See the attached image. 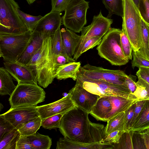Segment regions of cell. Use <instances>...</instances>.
<instances>
[{"label": "cell", "instance_id": "cell-1", "mask_svg": "<svg viewBox=\"0 0 149 149\" xmlns=\"http://www.w3.org/2000/svg\"><path fill=\"white\" fill-rule=\"evenodd\" d=\"M26 65L35 73L39 86L46 88L52 82L55 78L56 69L51 37L43 39L41 47Z\"/></svg>", "mask_w": 149, "mask_h": 149}, {"label": "cell", "instance_id": "cell-2", "mask_svg": "<svg viewBox=\"0 0 149 149\" xmlns=\"http://www.w3.org/2000/svg\"><path fill=\"white\" fill-rule=\"evenodd\" d=\"M89 113L76 107L63 116L59 128L64 137L80 142L90 143Z\"/></svg>", "mask_w": 149, "mask_h": 149}, {"label": "cell", "instance_id": "cell-3", "mask_svg": "<svg viewBox=\"0 0 149 149\" xmlns=\"http://www.w3.org/2000/svg\"><path fill=\"white\" fill-rule=\"evenodd\" d=\"M123 14L122 30L131 45L133 51H138L141 47V16L133 0H123Z\"/></svg>", "mask_w": 149, "mask_h": 149}, {"label": "cell", "instance_id": "cell-4", "mask_svg": "<svg viewBox=\"0 0 149 149\" xmlns=\"http://www.w3.org/2000/svg\"><path fill=\"white\" fill-rule=\"evenodd\" d=\"M121 31L120 29L111 27L103 37L97 48L99 55L112 65H125L129 61L125 56L121 47Z\"/></svg>", "mask_w": 149, "mask_h": 149}, {"label": "cell", "instance_id": "cell-5", "mask_svg": "<svg viewBox=\"0 0 149 149\" xmlns=\"http://www.w3.org/2000/svg\"><path fill=\"white\" fill-rule=\"evenodd\" d=\"M15 0H0V34L17 35L28 30L17 12Z\"/></svg>", "mask_w": 149, "mask_h": 149}, {"label": "cell", "instance_id": "cell-6", "mask_svg": "<svg viewBox=\"0 0 149 149\" xmlns=\"http://www.w3.org/2000/svg\"><path fill=\"white\" fill-rule=\"evenodd\" d=\"M28 30L19 34H0V56L4 62H14L22 54L32 36Z\"/></svg>", "mask_w": 149, "mask_h": 149}, {"label": "cell", "instance_id": "cell-7", "mask_svg": "<svg viewBox=\"0 0 149 149\" xmlns=\"http://www.w3.org/2000/svg\"><path fill=\"white\" fill-rule=\"evenodd\" d=\"M45 92L38 85L18 84L9 99L11 108L36 106L45 101Z\"/></svg>", "mask_w": 149, "mask_h": 149}, {"label": "cell", "instance_id": "cell-8", "mask_svg": "<svg viewBox=\"0 0 149 149\" xmlns=\"http://www.w3.org/2000/svg\"><path fill=\"white\" fill-rule=\"evenodd\" d=\"M127 75L120 70H111L87 64L81 66L77 77L86 79L103 81L112 84L125 85Z\"/></svg>", "mask_w": 149, "mask_h": 149}, {"label": "cell", "instance_id": "cell-9", "mask_svg": "<svg viewBox=\"0 0 149 149\" xmlns=\"http://www.w3.org/2000/svg\"><path fill=\"white\" fill-rule=\"evenodd\" d=\"M89 2L85 0H71L65 10L62 22L65 27L79 33L87 23L86 13Z\"/></svg>", "mask_w": 149, "mask_h": 149}, {"label": "cell", "instance_id": "cell-10", "mask_svg": "<svg viewBox=\"0 0 149 149\" xmlns=\"http://www.w3.org/2000/svg\"><path fill=\"white\" fill-rule=\"evenodd\" d=\"M76 83L89 92L100 97L116 95L128 99H137L125 85H116L103 81L86 79L77 77Z\"/></svg>", "mask_w": 149, "mask_h": 149}, {"label": "cell", "instance_id": "cell-11", "mask_svg": "<svg viewBox=\"0 0 149 149\" xmlns=\"http://www.w3.org/2000/svg\"><path fill=\"white\" fill-rule=\"evenodd\" d=\"M113 22V19L104 16L101 11L97 15L94 16L91 24L82 29L80 39L74 54L88 39L94 37H103L111 28Z\"/></svg>", "mask_w": 149, "mask_h": 149}, {"label": "cell", "instance_id": "cell-12", "mask_svg": "<svg viewBox=\"0 0 149 149\" xmlns=\"http://www.w3.org/2000/svg\"><path fill=\"white\" fill-rule=\"evenodd\" d=\"M37 106H26L10 108L0 115L18 130L25 124L39 116Z\"/></svg>", "mask_w": 149, "mask_h": 149}, {"label": "cell", "instance_id": "cell-13", "mask_svg": "<svg viewBox=\"0 0 149 149\" xmlns=\"http://www.w3.org/2000/svg\"><path fill=\"white\" fill-rule=\"evenodd\" d=\"M5 68L18 82V84L38 85L36 75L29 66L17 61L4 62Z\"/></svg>", "mask_w": 149, "mask_h": 149}, {"label": "cell", "instance_id": "cell-14", "mask_svg": "<svg viewBox=\"0 0 149 149\" xmlns=\"http://www.w3.org/2000/svg\"><path fill=\"white\" fill-rule=\"evenodd\" d=\"M62 22L61 13L51 11L43 16L33 31L39 33L43 39L54 34Z\"/></svg>", "mask_w": 149, "mask_h": 149}, {"label": "cell", "instance_id": "cell-15", "mask_svg": "<svg viewBox=\"0 0 149 149\" xmlns=\"http://www.w3.org/2000/svg\"><path fill=\"white\" fill-rule=\"evenodd\" d=\"M68 93L76 106L89 114L100 97L89 92L76 83Z\"/></svg>", "mask_w": 149, "mask_h": 149}, {"label": "cell", "instance_id": "cell-16", "mask_svg": "<svg viewBox=\"0 0 149 149\" xmlns=\"http://www.w3.org/2000/svg\"><path fill=\"white\" fill-rule=\"evenodd\" d=\"M76 107L69 93L67 96L57 101L47 104L36 106L39 116L42 120L67 112Z\"/></svg>", "mask_w": 149, "mask_h": 149}, {"label": "cell", "instance_id": "cell-17", "mask_svg": "<svg viewBox=\"0 0 149 149\" xmlns=\"http://www.w3.org/2000/svg\"><path fill=\"white\" fill-rule=\"evenodd\" d=\"M113 144L106 142L87 143L75 141L64 137L60 138L56 143V149H111Z\"/></svg>", "mask_w": 149, "mask_h": 149}, {"label": "cell", "instance_id": "cell-18", "mask_svg": "<svg viewBox=\"0 0 149 149\" xmlns=\"http://www.w3.org/2000/svg\"><path fill=\"white\" fill-rule=\"evenodd\" d=\"M107 96L111 102L112 108L106 117L107 122L120 113L125 111L138 101L137 99H128L119 96Z\"/></svg>", "mask_w": 149, "mask_h": 149}, {"label": "cell", "instance_id": "cell-19", "mask_svg": "<svg viewBox=\"0 0 149 149\" xmlns=\"http://www.w3.org/2000/svg\"><path fill=\"white\" fill-rule=\"evenodd\" d=\"M43 40V39L39 33L33 31L32 37L30 42L16 61L26 65L41 48Z\"/></svg>", "mask_w": 149, "mask_h": 149}, {"label": "cell", "instance_id": "cell-20", "mask_svg": "<svg viewBox=\"0 0 149 149\" xmlns=\"http://www.w3.org/2000/svg\"><path fill=\"white\" fill-rule=\"evenodd\" d=\"M61 32L63 46L62 53L72 57L80 40V36L66 28H62Z\"/></svg>", "mask_w": 149, "mask_h": 149}, {"label": "cell", "instance_id": "cell-21", "mask_svg": "<svg viewBox=\"0 0 149 149\" xmlns=\"http://www.w3.org/2000/svg\"><path fill=\"white\" fill-rule=\"evenodd\" d=\"M111 108V102L107 96L100 97L89 114L97 120L106 122V117Z\"/></svg>", "mask_w": 149, "mask_h": 149}, {"label": "cell", "instance_id": "cell-22", "mask_svg": "<svg viewBox=\"0 0 149 149\" xmlns=\"http://www.w3.org/2000/svg\"><path fill=\"white\" fill-rule=\"evenodd\" d=\"M81 65L80 62L74 61L59 66L56 70L55 78L58 80L71 78L76 81Z\"/></svg>", "mask_w": 149, "mask_h": 149}, {"label": "cell", "instance_id": "cell-23", "mask_svg": "<svg viewBox=\"0 0 149 149\" xmlns=\"http://www.w3.org/2000/svg\"><path fill=\"white\" fill-rule=\"evenodd\" d=\"M14 84L12 76L5 68H0V95H9L13 93L16 87Z\"/></svg>", "mask_w": 149, "mask_h": 149}, {"label": "cell", "instance_id": "cell-24", "mask_svg": "<svg viewBox=\"0 0 149 149\" xmlns=\"http://www.w3.org/2000/svg\"><path fill=\"white\" fill-rule=\"evenodd\" d=\"M149 128V100H147L140 114L130 129L140 132Z\"/></svg>", "mask_w": 149, "mask_h": 149}, {"label": "cell", "instance_id": "cell-25", "mask_svg": "<svg viewBox=\"0 0 149 149\" xmlns=\"http://www.w3.org/2000/svg\"><path fill=\"white\" fill-rule=\"evenodd\" d=\"M29 139L33 149H49L52 145V140L48 136L38 132L26 136Z\"/></svg>", "mask_w": 149, "mask_h": 149}, {"label": "cell", "instance_id": "cell-26", "mask_svg": "<svg viewBox=\"0 0 149 149\" xmlns=\"http://www.w3.org/2000/svg\"><path fill=\"white\" fill-rule=\"evenodd\" d=\"M21 135L18 130L15 128L0 139V149H16Z\"/></svg>", "mask_w": 149, "mask_h": 149}, {"label": "cell", "instance_id": "cell-27", "mask_svg": "<svg viewBox=\"0 0 149 149\" xmlns=\"http://www.w3.org/2000/svg\"><path fill=\"white\" fill-rule=\"evenodd\" d=\"M141 31L142 45L138 51L144 57L149 60V26L142 19Z\"/></svg>", "mask_w": 149, "mask_h": 149}, {"label": "cell", "instance_id": "cell-28", "mask_svg": "<svg viewBox=\"0 0 149 149\" xmlns=\"http://www.w3.org/2000/svg\"><path fill=\"white\" fill-rule=\"evenodd\" d=\"M102 1L108 11L107 18H110L113 14L122 17L123 0H102Z\"/></svg>", "mask_w": 149, "mask_h": 149}, {"label": "cell", "instance_id": "cell-29", "mask_svg": "<svg viewBox=\"0 0 149 149\" xmlns=\"http://www.w3.org/2000/svg\"><path fill=\"white\" fill-rule=\"evenodd\" d=\"M125 114V112L120 113L107 121L105 128V137L111 132L123 128Z\"/></svg>", "mask_w": 149, "mask_h": 149}, {"label": "cell", "instance_id": "cell-30", "mask_svg": "<svg viewBox=\"0 0 149 149\" xmlns=\"http://www.w3.org/2000/svg\"><path fill=\"white\" fill-rule=\"evenodd\" d=\"M42 119L40 116L25 124L18 130L21 135L29 136L36 133L41 126Z\"/></svg>", "mask_w": 149, "mask_h": 149}, {"label": "cell", "instance_id": "cell-31", "mask_svg": "<svg viewBox=\"0 0 149 149\" xmlns=\"http://www.w3.org/2000/svg\"><path fill=\"white\" fill-rule=\"evenodd\" d=\"M17 11L20 18L27 30L32 32L39 21L43 17L40 15L34 16L27 14L21 11L19 9H17Z\"/></svg>", "mask_w": 149, "mask_h": 149}, {"label": "cell", "instance_id": "cell-32", "mask_svg": "<svg viewBox=\"0 0 149 149\" xmlns=\"http://www.w3.org/2000/svg\"><path fill=\"white\" fill-rule=\"evenodd\" d=\"M66 112L56 114L42 119L41 126L45 129L50 130L59 128L61 118Z\"/></svg>", "mask_w": 149, "mask_h": 149}, {"label": "cell", "instance_id": "cell-33", "mask_svg": "<svg viewBox=\"0 0 149 149\" xmlns=\"http://www.w3.org/2000/svg\"><path fill=\"white\" fill-rule=\"evenodd\" d=\"M102 37H94L88 39L79 48L78 51L73 54V58L76 61L84 53L90 49H92L98 45L101 42Z\"/></svg>", "mask_w": 149, "mask_h": 149}, {"label": "cell", "instance_id": "cell-34", "mask_svg": "<svg viewBox=\"0 0 149 149\" xmlns=\"http://www.w3.org/2000/svg\"><path fill=\"white\" fill-rule=\"evenodd\" d=\"M134 132H124L119 142L113 144V149H133L132 137Z\"/></svg>", "mask_w": 149, "mask_h": 149}, {"label": "cell", "instance_id": "cell-35", "mask_svg": "<svg viewBox=\"0 0 149 149\" xmlns=\"http://www.w3.org/2000/svg\"><path fill=\"white\" fill-rule=\"evenodd\" d=\"M51 37L53 55H56L62 53L63 46L60 27L58 29L55 33Z\"/></svg>", "mask_w": 149, "mask_h": 149}, {"label": "cell", "instance_id": "cell-36", "mask_svg": "<svg viewBox=\"0 0 149 149\" xmlns=\"http://www.w3.org/2000/svg\"><path fill=\"white\" fill-rule=\"evenodd\" d=\"M120 43L123 53L129 60H132L133 49L130 42L124 32L122 30L120 34Z\"/></svg>", "mask_w": 149, "mask_h": 149}, {"label": "cell", "instance_id": "cell-37", "mask_svg": "<svg viewBox=\"0 0 149 149\" xmlns=\"http://www.w3.org/2000/svg\"><path fill=\"white\" fill-rule=\"evenodd\" d=\"M132 56V66L133 69L135 67L149 68V60L144 57L138 51H133Z\"/></svg>", "mask_w": 149, "mask_h": 149}, {"label": "cell", "instance_id": "cell-38", "mask_svg": "<svg viewBox=\"0 0 149 149\" xmlns=\"http://www.w3.org/2000/svg\"><path fill=\"white\" fill-rule=\"evenodd\" d=\"M138 9L141 19L149 26V0H140Z\"/></svg>", "mask_w": 149, "mask_h": 149}, {"label": "cell", "instance_id": "cell-39", "mask_svg": "<svg viewBox=\"0 0 149 149\" xmlns=\"http://www.w3.org/2000/svg\"><path fill=\"white\" fill-rule=\"evenodd\" d=\"M137 88L132 94L138 100V101L149 100V95L146 87L137 81L136 82Z\"/></svg>", "mask_w": 149, "mask_h": 149}, {"label": "cell", "instance_id": "cell-40", "mask_svg": "<svg viewBox=\"0 0 149 149\" xmlns=\"http://www.w3.org/2000/svg\"><path fill=\"white\" fill-rule=\"evenodd\" d=\"M135 103L125 111V114L123 125L124 132H128L130 131L131 123L134 115Z\"/></svg>", "mask_w": 149, "mask_h": 149}, {"label": "cell", "instance_id": "cell-41", "mask_svg": "<svg viewBox=\"0 0 149 149\" xmlns=\"http://www.w3.org/2000/svg\"><path fill=\"white\" fill-rule=\"evenodd\" d=\"M54 56L56 70L59 66L76 61L72 57H70L66 54L63 53Z\"/></svg>", "mask_w": 149, "mask_h": 149}, {"label": "cell", "instance_id": "cell-42", "mask_svg": "<svg viewBox=\"0 0 149 149\" xmlns=\"http://www.w3.org/2000/svg\"><path fill=\"white\" fill-rule=\"evenodd\" d=\"M15 128L11 123L0 116V139Z\"/></svg>", "mask_w": 149, "mask_h": 149}, {"label": "cell", "instance_id": "cell-43", "mask_svg": "<svg viewBox=\"0 0 149 149\" xmlns=\"http://www.w3.org/2000/svg\"><path fill=\"white\" fill-rule=\"evenodd\" d=\"M124 132L123 128L113 131L105 137L104 142L113 144L118 143Z\"/></svg>", "mask_w": 149, "mask_h": 149}, {"label": "cell", "instance_id": "cell-44", "mask_svg": "<svg viewBox=\"0 0 149 149\" xmlns=\"http://www.w3.org/2000/svg\"><path fill=\"white\" fill-rule=\"evenodd\" d=\"M71 0H51V11L61 13L65 11Z\"/></svg>", "mask_w": 149, "mask_h": 149}, {"label": "cell", "instance_id": "cell-45", "mask_svg": "<svg viewBox=\"0 0 149 149\" xmlns=\"http://www.w3.org/2000/svg\"><path fill=\"white\" fill-rule=\"evenodd\" d=\"M33 149L29 139L26 136L21 135L17 141L16 149Z\"/></svg>", "mask_w": 149, "mask_h": 149}, {"label": "cell", "instance_id": "cell-46", "mask_svg": "<svg viewBox=\"0 0 149 149\" xmlns=\"http://www.w3.org/2000/svg\"><path fill=\"white\" fill-rule=\"evenodd\" d=\"M146 100H143L137 101L135 103L134 115L131 123L130 131L133 125L141 112Z\"/></svg>", "mask_w": 149, "mask_h": 149}, {"label": "cell", "instance_id": "cell-47", "mask_svg": "<svg viewBox=\"0 0 149 149\" xmlns=\"http://www.w3.org/2000/svg\"><path fill=\"white\" fill-rule=\"evenodd\" d=\"M136 78V76L130 74L128 75L125 80V85L131 94L134 93L137 88V85L135 82Z\"/></svg>", "mask_w": 149, "mask_h": 149}, {"label": "cell", "instance_id": "cell-48", "mask_svg": "<svg viewBox=\"0 0 149 149\" xmlns=\"http://www.w3.org/2000/svg\"><path fill=\"white\" fill-rule=\"evenodd\" d=\"M136 75L138 78L142 79L149 84V68L140 67L139 68Z\"/></svg>", "mask_w": 149, "mask_h": 149}, {"label": "cell", "instance_id": "cell-49", "mask_svg": "<svg viewBox=\"0 0 149 149\" xmlns=\"http://www.w3.org/2000/svg\"><path fill=\"white\" fill-rule=\"evenodd\" d=\"M138 132L140 136L144 149H149V128Z\"/></svg>", "mask_w": 149, "mask_h": 149}, {"label": "cell", "instance_id": "cell-50", "mask_svg": "<svg viewBox=\"0 0 149 149\" xmlns=\"http://www.w3.org/2000/svg\"><path fill=\"white\" fill-rule=\"evenodd\" d=\"M138 81L143 85L146 88L149 95V84L142 79L138 78Z\"/></svg>", "mask_w": 149, "mask_h": 149}, {"label": "cell", "instance_id": "cell-51", "mask_svg": "<svg viewBox=\"0 0 149 149\" xmlns=\"http://www.w3.org/2000/svg\"><path fill=\"white\" fill-rule=\"evenodd\" d=\"M140 0H133L137 8H139V2Z\"/></svg>", "mask_w": 149, "mask_h": 149}, {"label": "cell", "instance_id": "cell-52", "mask_svg": "<svg viewBox=\"0 0 149 149\" xmlns=\"http://www.w3.org/2000/svg\"><path fill=\"white\" fill-rule=\"evenodd\" d=\"M36 0H26L28 3L29 4H31L33 3Z\"/></svg>", "mask_w": 149, "mask_h": 149}]
</instances>
